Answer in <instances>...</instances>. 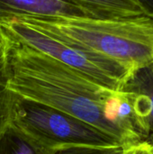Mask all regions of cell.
<instances>
[{
  "label": "cell",
  "instance_id": "6da1fadb",
  "mask_svg": "<svg viewBox=\"0 0 153 154\" xmlns=\"http://www.w3.org/2000/svg\"><path fill=\"white\" fill-rule=\"evenodd\" d=\"M5 35L7 88L13 94L78 118L124 148L142 142L131 105L122 92L109 90L45 53Z\"/></svg>",
  "mask_w": 153,
  "mask_h": 154
},
{
  "label": "cell",
  "instance_id": "7a4b0ae2",
  "mask_svg": "<svg viewBox=\"0 0 153 154\" xmlns=\"http://www.w3.org/2000/svg\"><path fill=\"white\" fill-rule=\"evenodd\" d=\"M18 20L104 55L131 71L153 62V21L145 16L114 21L83 17Z\"/></svg>",
  "mask_w": 153,
  "mask_h": 154
},
{
  "label": "cell",
  "instance_id": "3957f363",
  "mask_svg": "<svg viewBox=\"0 0 153 154\" xmlns=\"http://www.w3.org/2000/svg\"><path fill=\"white\" fill-rule=\"evenodd\" d=\"M10 126L50 154L76 146H122L78 118L14 94Z\"/></svg>",
  "mask_w": 153,
  "mask_h": 154
},
{
  "label": "cell",
  "instance_id": "277c9868",
  "mask_svg": "<svg viewBox=\"0 0 153 154\" xmlns=\"http://www.w3.org/2000/svg\"><path fill=\"white\" fill-rule=\"evenodd\" d=\"M0 28L13 40L78 70L104 88L120 92L132 72L122 64L80 47L18 19L0 23Z\"/></svg>",
  "mask_w": 153,
  "mask_h": 154
},
{
  "label": "cell",
  "instance_id": "5b68a950",
  "mask_svg": "<svg viewBox=\"0 0 153 154\" xmlns=\"http://www.w3.org/2000/svg\"><path fill=\"white\" fill-rule=\"evenodd\" d=\"M120 92L131 105L142 142L153 143V62L133 70Z\"/></svg>",
  "mask_w": 153,
  "mask_h": 154
},
{
  "label": "cell",
  "instance_id": "8992f818",
  "mask_svg": "<svg viewBox=\"0 0 153 154\" xmlns=\"http://www.w3.org/2000/svg\"><path fill=\"white\" fill-rule=\"evenodd\" d=\"M84 17L75 0H0V23L11 19Z\"/></svg>",
  "mask_w": 153,
  "mask_h": 154
},
{
  "label": "cell",
  "instance_id": "52a82bcc",
  "mask_svg": "<svg viewBox=\"0 0 153 154\" xmlns=\"http://www.w3.org/2000/svg\"><path fill=\"white\" fill-rule=\"evenodd\" d=\"M83 18L114 21L142 16L137 0H75Z\"/></svg>",
  "mask_w": 153,
  "mask_h": 154
},
{
  "label": "cell",
  "instance_id": "ba28073f",
  "mask_svg": "<svg viewBox=\"0 0 153 154\" xmlns=\"http://www.w3.org/2000/svg\"><path fill=\"white\" fill-rule=\"evenodd\" d=\"M6 38L0 28V135L10 125L14 94L7 88Z\"/></svg>",
  "mask_w": 153,
  "mask_h": 154
},
{
  "label": "cell",
  "instance_id": "9c48e42d",
  "mask_svg": "<svg viewBox=\"0 0 153 154\" xmlns=\"http://www.w3.org/2000/svg\"><path fill=\"white\" fill-rule=\"evenodd\" d=\"M0 154H50L10 125L0 135Z\"/></svg>",
  "mask_w": 153,
  "mask_h": 154
},
{
  "label": "cell",
  "instance_id": "30bf717a",
  "mask_svg": "<svg viewBox=\"0 0 153 154\" xmlns=\"http://www.w3.org/2000/svg\"><path fill=\"white\" fill-rule=\"evenodd\" d=\"M54 154H124V147H92L76 146L57 151Z\"/></svg>",
  "mask_w": 153,
  "mask_h": 154
},
{
  "label": "cell",
  "instance_id": "8fae6325",
  "mask_svg": "<svg viewBox=\"0 0 153 154\" xmlns=\"http://www.w3.org/2000/svg\"><path fill=\"white\" fill-rule=\"evenodd\" d=\"M124 154H151V145L146 142H142L124 148Z\"/></svg>",
  "mask_w": 153,
  "mask_h": 154
},
{
  "label": "cell",
  "instance_id": "7c38bea8",
  "mask_svg": "<svg viewBox=\"0 0 153 154\" xmlns=\"http://www.w3.org/2000/svg\"><path fill=\"white\" fill-rule=\"evenodd\" d=\"M141 8L142 16H145L153 21V1L151 0H137Z\"/></svg>",
  "mask_w": 153,
  "mask_h": 154
},
{
  "label": "cell",
  "instance_id": "4fadbf2b",
  "mask_svg": "<svg viewBox=\"0 0 153 154\" xmlns=\"http://www.w3.org/2000/svg\"><path fill=\"white\" fill-rule=\"evenodd\" d=\"M151 154H153V143H151Z\"/></svg>",
  "mask_w": 153,
  "mask_h": 154
}]
</instances>
